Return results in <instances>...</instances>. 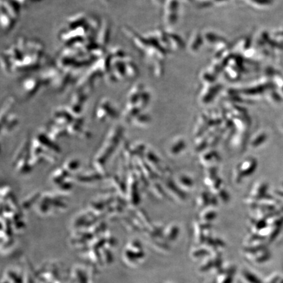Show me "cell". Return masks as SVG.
Segmentation results:
<instances>
[{
    "instance_id": "1",
    "label": "cell",
    "mask_w": 283,
    "mask_h": 283,
    "mask_svg": "<svg viewBox=\"0 0 283 283\" xmlns=\"http://www.w3.org/2000/svg\"><path fill=\"white\" fill-rule=\"evenodd\" d=\"M254 139V142H252L253 146H259L262 144H263L267 139V135L264 133L258 135Z\"/></svg>"
},
{
    "instance_id": "2",
    "label": "cell",
    "mask_w": 283,
    "mask_h": 283,
    "mask_svg": "<svg viewBox=\"0 0 283 283\" xmlns=\"http://www.w3.org/2000/svg\"><path fill=\"white\" fill-rule=\"evenodd\" d=\"M282 128H283V123H282Z\"/></svg>"
}]
</instances>
